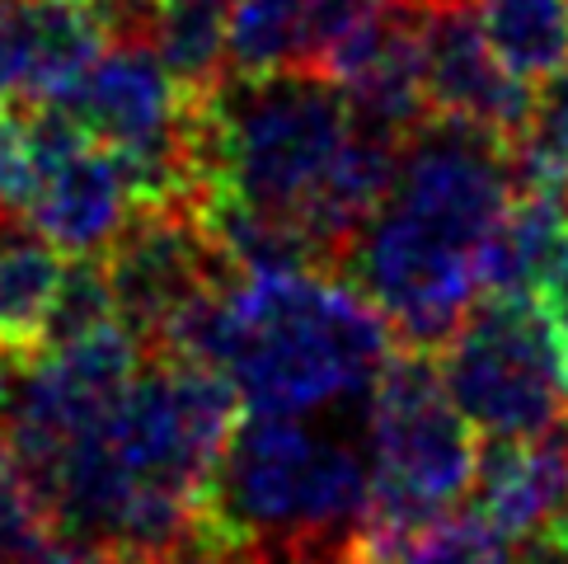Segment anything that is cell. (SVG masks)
Returning <instances> with one entry per match:
<instances>
[{
    "mask_svg": "<svg viewBox=\"0 0 568 564\" xmlns=\"http://www.w3.org/2000/svg\"><path fill=\"white\" fill-rule=\"evenodd\" d=\"M395 330L334 273H245L179 320L155 353L221 367L254 414L311 419L376 386Z\"/></svg>",
    "mask_w": 568,
    "mask_h": 564,
    "instance_id": "obj_1",
    "label": "cell"
},
{
    "mask_svg": "<svg viewBox=\"0 0 568 564\" xmlns=\"http://www.w3.org/2000/svg\"><path fill=\"white\" fill-rule=\"evenodd\" d=\"M311 0H235L226 24V75L301 71Z\"/></svg>",
    "mask_w": 568,
    "mask_h": 564,
    "instance_id": "obj_13",
    "label": "cell"
},
{
    "mask_svg": "<svg viewBox=\"0 0 568 564\" xmlns=\"http://www.w3.org/2000/svg\"><path fill=\"white\" fill-rule=\"evenodd\" d=\"M160 564H245V560L231 555V551H221V546H212V541H193V546H184L179 555L160 560Z\"/></svg>",
    "mask_w": 568,
    "mask_h": 564,
    "instance_id": "obj_20",
    "label": "cell"
},
{
    "mask_svg": "<svg viewBox=\"0 0 568 564\" xmlns=\"http://www.w3.org/2000/svg\"><path fill=\"white\" fill-rule=\"evenodd\" d=\"M437 372L484 437H536L568 414V372L531 296L484 292L437 353Z\"/></svg>",
    "mask_w": 568,
    "mask_h": 564,
    "instance_id": "obj_4",
    "label": "cell"
},
{
    "mask_svg": "<svg viewBox=\"0 0 568 564\" xmlns=\"http://www.w3.org/2000/svg\"><path fill=\"white\" fill-rule=\"evenodd\" d=\"M513 564H568V546L550 536H536V541H521Z\"/></svg>",
    "mask_w": 568,
    "mask_h": 564,
    "instance_id": "obj_19",
    "label": "cell"
},
{
    "mask_svg": "<svg viewBox=\"0 0 568 564\" xmlns=\"http://www.w3.org/2000/svg\"><path fill=\"white\" fill-rule=\"evenodd\" d=\"M536 306L545 315V325H550V339H555V349H559V362H564V372H568V254L559 259V269L550 273L536 288Z\"/></svg>",
    "mask_w": 568,
    "mask_h": 564,
    "instance_id": "obj_17",
    "label": "cell"
},
{
    "mask_svg": "<svg viewBox=\"0 0 568 564\" xmlns=\"http://www.w3.org/2000/svg\"><path fill=\"white\" fill-rule=\"evenodd\" d=\"M104 320H113V292H109L104 259L99 254H71V264L62 273V288H57V301H52L43 353L71 344V339H80L94 325H104Z\"/></svg>",
    "mask_w": 568,
    "mask_h": 564,
    "instance_id": "obj_15",
    "label": "cell"
},
{
    "mask_svg": "<svg viewBox=\"0 0 568 564\" xmlns=\"http://www.w3.org/2000/svg\"><path fill=\"white\" fill-rule=\"evenodd\" d=\"M48 564H136V560L128 551H118V546H99V541H71L67 536Z\"/></svg>",
    "mask_w": 568,
    "mask_h": 564,
    "instance_id": "obj_18",
    "label": "cell"
},
{
    "mask_svg": "<svg viewBox=\"0 0 568 564\" xmlns=\"http://www.w3.org/2000/svg\"><path fill=\"white\" fill-rule=\"evenodd\" d=\"M10 400H14V391H10V367L0 362V437H6V419H10Z\"/></svg>",
    "mask_w": 568,
    "mask_h": 564,
    "instance_id": "obj_21",
    "label": "cell"
},
{
    "mask_svg": "<svg viewBox=\"0 0 568 564\" xmlns=\"http://www.w3.org/2000/svg\"><path fill=\"white\" fill-rule=\"evenodd\" d=\"M517 546L479 513L437 517L399 546L390 564H513Z\"/></svg>",
    "mask_w": 568,
    "mask_h": 564,
    "instance_id": "obj_14",
    "label": "cell"
},
{
    "mask_svg": "<svg viewBox=\"0 0 568 564\" xmlns=\"http://www.w3.org/2000/svg\"><path fill=\"white\" fill-rule=\"evenodd\" d=\"M423 85H428L433 113L465 118V123L503 137L507 147L526 128L536 99V85H521L494 57L475 0H428L423 6Z\"/></svg>",
    "mask_w": 568,
    "mask_h": 564,
    "instance_id": "obj_6",
    "label": "cell"
},
{
    "mask_svg": "<svg viewBox=\"0 0 568 564\" xmlns=\"http://www.w3.org/2000/svg\"><path fill=\"white\" fill-rule=\"evenodd\" d=\"M38 179H43V165L29 141L24 99H0V212H24Z\"/></svg>",
    "mask_w": 568,
    "mask_h": 564,
    "instance_id": "obj_16",
    "label": "cell"
},
{
    "mask_svg": "<svg viewBox=\"0 0 568 564\" xmlns=\"http://www.w3.org/2000/svg\"><path fill=\"white\" fill-rule=\"evenodd\" d=\"M62 273L67 250H57L19 212H0V362L10 372H24L43 357Z\"/></svg>",
    "mask_w": 568,
    "mask_h": 564,
    "instance_id": "obj_9",
    "label": "cell"
},
{
    "mask_svg": "<svg viewBox=\"0 0 568 564\" xmlns=\"http://www.w3.org/2000/svg\"><path fill=\"white\" fill-rule=\"evenodd\" d=\"M104 273L113 292V320L128 325L141 349L155 353L165 334L197 301L245 278L212 231L202 226L197 203H141L128 212L104 250Z\"/></svg>",
    "mask_w": 568,
    "mask_h": 564,
    "instance_id": "obj_5",
    "label": "cell"
},
{
    "mask_svg": "<svg viewBox=\"0 0 568 564\" xmlns=\"http://www.w3.org/2000/svg\"><path fill=\"white\" fill-rule=\"evenodd\" d=\"M372 498L362 555L390 564L428 522L446 517L470 494L475 429L442 386L437 353L395 349L367 391Z\"/></svg>",
    "mask_w": 568,
    "mask_h": 564,
    "instance_id": "obj_3",
    "label": "cell"
},
{
    "mask_svg": "<svg viewBox=\"0 0 568 564\" xmlns=\"http://www.w3.org/2000/svg\"><path fill=\"white\" fill-rule=\"evenodd\" d=\"M128 212H132V189L123 165H118L109 147L90 141V147H80L43 170L19 216L43 231L57 250L99 254L128 221Z\"/></svg>",
    "mask_w": 568,
    "mask_h": 564,
    "instance_id": "obj_8",
    "label": "cell"
},
{
    "mask_svg": "<svg viewBox=\"0 0 568 564\" xmlns=\"http://www.w3.org/2000/svg\"><path fill=\"white\" fill-rule=\"evenodd\" d=\"M235 0H155L146 43L174 75L184 99H197L226 80V24Z\"/></svg>",
    "mask_w": 568,
    "mask_h": 564,
    "instance_id": "obj_11",
    "label": "cell"
},
{
    "mask_svg": "<svg viewBox=\"0 0 568 564\" xmlns=\"http://www.w3.org/2000/svg\"><path fill=\"white\" fill-rule=\"evenodd\" d=\"M334 564H376V560H367V555H343V560H334Z\"/></svg>",
    "mask_w": 568,
    "mask_h": 564,
    "instance_id": "obj_22",
    "label": "cell"
},
{
    "mask_svg": "<svg viewBox=\"0 0 568 564\" xmlns=\"http://www.w3.org/2000/svg\"><path fill=\"white\" fill-rule=\"evenodd\" d=\"M470 513L513 546L550 536L568 517V414L536 437H489L475 452Z\"/></svg>",
    "mask_w": 568,
    "mask_h": 564,
    "instance_id": "obj_7",
    "label": "cell"
},
{
    "mask_svg": "<svg viewBox=\"0 0 568 564\" xmlns=\"http://www.w3.org/2000/svg\"><path fill=\"white\" fill-rule=\"evenodd\" d=\"M568 254V216L555 193H513V203L489 226L475 250L479 292L489 296H536V288Z\"/></svg>",
    "mask_w": 568,
    "mask_h": 564,
    "instance_id": "obj_10",
    "label": "cell"
},
{
    "mask_svg": "<svg viewBox=\"0 0 568 564\" xmlns=\"http://www.w3.org/2000/svg\"><path fill=\"white\" fill-rule=\"evenodd\" d=\"M484 38L521 85L568 71V0H475Z\"/></svg>",
    "mask_w": 568,
    "mask_h": 564,
    "instance_id": "obj_12",
    "label": "cell"
},
{
    "mask_svg": "<svg viewBox=\"0 0 568 564\" xmlns=\"http://www.w3.org/2000/svg\"><path fill=\"white\" fill-rule=\"evenodd\" d=\"M372 475L348 442L320 437L292 414L235 423L207 498L202 541L245 564H334L362 555Z\"/></svg>",
    "mask_w": 568,
    "mask_h": 564,
    "instance_id": "obj_2",
    "label": "cell"
}]
</instances>
